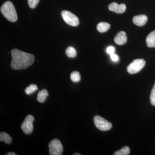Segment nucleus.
<instances>
[{
  "mask_svg": "<svg viewBox=\"0 0 155 155\" xmlns=\"http://www.w3.org/2000/svg\"><path fill=\"white\" fill-rule=\"evenodd\" d=\"M11 53V67L15 70L26 69L31 66L34 62V56L31 54L24 52L17 49L12 50Z\"/></svg>",
  "mask_w": 155,
  "mask_h": 155,
  "instance_id": "nucleus-1",
  "label": "nucleus"
},
{
  "mask_svg": "<svg viewBox=\"0 0 155 155\" xmlns=\"http://www.w3.org/2000/svg\"><path fill=\"white\" fill-rule=\"evenodd\" d=\"M1 12L6 19L11 22H15L17 19V14L15 7L10 1L3 4L1 8Z\"/></svg>",
  "mask_w": 155,
  "mask_h": 155,
  "instance_id": "nucleus-2",
  "label": "nucleus"
},
{
  "mask_svg": "<svg viewBox=\"0 0 155 155\" xmlns=\"http://www.w3.org/2000/svg\"><path fill=\"white\" fill-rule=\"evenodd\" d=\"M145 61L143 59H136L127 66V72L130 74H135L139 72L145 65Z\"/></svg>",
  "mask_w": 155,
  "mask_h": 155,
  "instance_id": "nucleus-3",
  "label": "nucleus"
},
{
  "mask_svg": "<svg viewBox=\"0 0 155 155\" xmlns=\"http://www.w3.org/2000/svg\"><path fill=\"white\" fill-rule=\"evenodd\" d=\"M48 147L51 155H61L63 153V145L58 139H54L50 141Z\"/></svg>",
  "mask_w": 155,
  "mask_h": 155,
  "instance_id": "nucleus-4",
  "label": "nucleus"
},
{
  "mask_svg": "<svg viewBox=\"0 0 155 155\" xmlns=\"http://www.w3.org/2000/svg\"><path fill=\"white\" fill-rule=\"evenodd\" d=\"M61 16L66 23L72 26H76L79 24L78 18L71 12L67 11H63L61 13Z\"/></svg>",
  "mask_w": 155,
  "mask_h": 155,
  "instance_id": "nucleus-5",
  "label": "nucleus"
},
{
  "mask_svg": "<svg viewBox=\"0 0 155 155\" xmlns=\"http://www.w3.org/2000/svg\"><path fill=\"white\" fill-rule=\"evenodd\" d=\"M96 127L101 130L106 131L110 129L112 127L111 122L99 116H96L94 119Z\"/></svg>",
  "mask_w": 155,
  "mask_h": 155,
  "instance_id": "nucleus-6",
  "label": "nucleus"
},
{
  "mask_svg": "<svg viewBox=\"0 0 155 155\" xmlns=\"http://www.w3.org/2000/svg\"><path fill=\"white\" fill-rule=\"evenodd\" d=\"M34 117L31 115H28L25 117L24 122L21 125L23 132L26 134H30L33 130V122Z\"/></svg>",
  "mask_w": 155,
  "mask_h": 155,
  "instance_id": "nucleus-7",
  "label": "nucleus"
},
{
  "mask_svg": "<svg viewBox=\"0 0 155 155\" xmlns=\"http://www.w3.org/2000/svg\"><path fill=\"white\" fill-rule=\"evenodd\" d=\"M126 6L125 4L118 5L117 3L113 2L108 6V9L110 11H113L117 14H122L126 10Z\"/></svg>",
  "mask_w": 155,
  "mask_h": 155,
  "instance_id": "nucleus-8",
  "label": "nucleus"
},
{
  "mask_svg": "<svg viewBox=\"0 0 155 155\" xmlns=\"http://www.w3.org/2000/svg\"><path fill=\"white\" fill-rule=\"evenodd\" d=\"M114 40L116 44L119 45L125 44L127 40L126 33L124 31H119L114 38Z\"/></svg>",
  "mask_w": 155,
  "mask_h": 155,
  "instance_id": "nucleus-9",
  "label": "nucleus"
},
{
  "mask_svg": "<svg viewBox=\"0 0 155 155\" xmlns=\"http://www.w3.org/2000/svg\"><path fill=\"white\" fill-rule=\"evenodd\" d=\"M147 21V17L145 15H140L133 17V22L135 25L139 26L144 25Z\"/></svg>",
  "mask_w": 155,
  "mask_h": 155,
  "instance_id": "nucleus-10",
  "label": "nucleus"
},
{
  "mask_svg": "<svg viewBox=\"0 0 155 155\" xmlns=\"http://www.w3.org/2000/svg\"><path fill=\"white\" fill-rule=\"evenodd\" d=\"M146 43L148 47H155V30L152 31L147 36Z\"/></svg>",
  "mask_w": 155,
  "mask_h": 155,
  "instance_id": "nucleus-11",
  "label": "nucleus"
},
{
  "mask_svg": "<svg viewBox=\"0 0 155 155\" xmlns=\"http://www.w3.org/2000/svg\"><path fill=\"white\" fill-rule=\"evenodd\" d=\"M110 27V25L109 23L106 22H101L97 24V29L100 32H104L107 31Z\"/></svg>",
  "mask_w": 155,
  "mask_h": 155,
  "instance_id": "nucleus-12",
  "label": "nucleus"
},
{
  "mask_svg": "<svg viewBox=\"0 0 155 155\" xmlns=\"http://www.w3.org/2000/svg\"><path fill=\"white\" fill-rule=\"evenodd\" d=\"M48 96V93L46 89H43L39 92L38 94L37 101L39 102L43 103L46 99L47 97Z\"/></svg>",
  "mask_w": 155,
  "mask_h": 155,
  "instance_id": "nucleus-13",
  "label": "nucleus"
},
{
  "mask_svg": "<svg viewBox=\"0 0 155 155\" xmlns=\"http://www.w3.org/2000/svg\"><path fill=\"white\" fill-rule=\"evenodd\" d=\"M0 141L4 142L7 144H11L12 142V138L9 134L5 132L0 133Z\"/></svg>",
  "mask_w": 155,
  "mask_h": 155,
  "instance_id": "nucleus-14",
  "label": "nucleus"
},
{
  "mask_svg": "<svg viewBox=\"0 0 155 155\" xmlns=\"http://www.w3.org/2000/svg\"><path fill=\"white\" fill-rule=\"evenodd\" d=\"M130 150L129 147H124L121 149L115 152L114 155H127L130 153Z\"/></svg>",
  "mask_w": 155,
  "mask_h": 155,
  "instance_id": "nucleus-15",
  "label": "nucleus"
},
{
  "mask_svg": "<svg viewBox=\"0 0 155 155\" xmlns=\"http://www.w3.org/2000/svg\"><path fill=\"white\" fill-rule=\"evenodd\" d=\"M66 54L69 58H74L77 55V52L74 48L69 47L66 50Z\"/></svg>",
  "mask_w": 155,
  "mask_h": 155,
  "instance_id": "nucleus-16",
  "label": "nucleus"
},
{
  "mask_svg": "<svg viewBox=\"0 0 155 155\" xmlns=\"http://www.w3.org/2000/svg\"><path fill=\"white\" fill-rule=\"evenodd\" d=\"M70 79L74 82H78L81 80V75L79 72L74 71L71 73L70 75Z\"/></svg>",
  "mask_w": 155,
  "mask_h": 155,
  "instance_id": "nucleus-17",
  "label": "nucleus"
},
{
  "mask_svg": "<svg viewBox=\"0 0 155 155\" xmlns=\"http://www.w3.org/2000/svg\"><path fill=\"white\" fill-rule=\"evenodd\" d=\"M38 89L36 84H31L27 87L25 90V94L27 95H30Z\"/></svg>",
  "mask_w": 155,
  "mask_h": 155,
  "instance_id": "nucleus-18",
  "label": "nucleus"
},
{
  "mask_svg": "<svg viewBox=\"0 0 155 155\" xmlns=\"http://www.w3.org/2000/svg\"><path fill=\"white\" fill-rule=\"evenodd\" d=\"M150 101L152 105L155 106V83L154 84L151 92L150 96Z\"/></svg>",
  "mask_w": 155,
  "mask_h": 155,
  "instance_id": "nucleus-19",
  "label": "nucleus"
},
{
  "mask_svg": "<svg viewBox=\"0 0 155 155\" xmlns=\"http://www.w3.org/2000/svg\"><path fill=\"white\" fill-rule=\"evenodd\" d=\"M40 0H28V5L31 8L34 9L36 7Z\"/></svg>",
  "mask_w": 155,
  "mask_h": 155,
  "instance_id": "nucleus-20",
  "label": "nucleus"
},
{
  "mask_svg": "<svg viewBox=\"0 0 155 155\" xmlns=\"http://www.w3.org/2000/svg\"><path fill=\"white\" fill-rule=\"evenodd\" d=\"M115 48L113 46L109 47L107 50V52L110 55L112 54H114V52H115Z\"/></svg>",
  "mask_w": 155,
  "mask_h": 155,
  "instance_id": "nucleus-21",
  "label": "nucleus"
},
{
  "mask_svg": "<svg viewBox=\"0 0 155 155\" xmlns=\"http://www.w3.org/2000/svg\"><path fill=\"white\" fill-rule=\"evenodd\" d=\"M110 57L112 61H114V62H116L119 60V58H118V56L116 54H110Z\"/></svg>",
  "mask_w": 155,
  "mask_h": 155,
  "instance_id": "nucleus-22",
  "label": "nucleus"
},
{
  "mask_svg": "<svg viewBox=\"0 0 155 155\" xmlns=\"http://www.w3.org/2000/svg\"><path fill=\"white\" fill-rule=\"evenodd\" d=\"M6 155H17L16 153L14 152H9L8 153L6 154Z\"/></svg>",
  "mask_w": 155,
  "mask_h": 155,
  "instance_id": "nucleus-23",
  "label": "nucleus"
},
{
  "mask_svg": "<svg viewBox=\"0 0 155 155\" xmlns=\"http://www.w3.org/2000/svg\"><path fill=\"white\" fill-rule=\"evenodd\" d=\"M73 155H81L80 153H75L73 154Z\"/></svg>",
  "mask_w": 155,
  "mask_h": 155,
  "instance_id": "nucleus-24",
  "label": "nucleus"
}]
</instances>
